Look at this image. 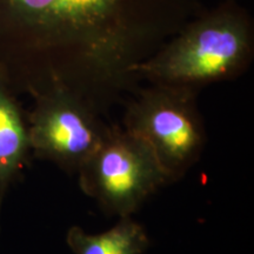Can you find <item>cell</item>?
Returning a JSON list of instances; mask_svg holds the SVG:
<instances>
[{
    "mask_svg": "<svg viewBox=\"0 0 254 254\" xmlns=\"http://www.w3.org/2000/svg\"><path fill=\"white\" fill-rule=\"evenodd\" d=\"M204 0H0V77L17 94L63 87L100 112Z\"/></svg>",
    "mask_w": 254,
    "mask_h": 254,
    "instance_id": "1",
    "label": "cell"
},
{
    "mask_svg": "<svg viewBox=\"0 0 254 254\" xmlns=\"http://www.w3.org/2000/svg\"><path fill=\"white\" fill-rule=\"evenodd\" d=\"M254 58V20L238 0L204 8L135 66L139 80L200 91L241 77Z\"/></svg>",
    "mask_w": 254,
    "mask_h": 254,
    "instance_id": "2",
    "label": "cell"
},
{
    "mask_svg": "<svg viewBox=\"0 0 254 254\" xmlns=\"http://www.w3.org/2000/svg\"><path fill=\"white\" fill-rule=\"evenodd\" d=\"M199 91L150 84L127 104L124 128L147 146L168 183L179 182L204 153L207 134Z\"/></svg>",
    "mask_w": 254,
    "mask_h": 254,
    "instance_id": "3",
    "label": "cell"
},
{
    "mask_svg": "<svg viewBox=\"0 0 254 254\" xmlns=\"http://www.w3.org/2000/svg\"><path fill=\"white\" fill-rule=\"evenodd\" d=\"M77 174L82 192L118 219L132 217L170 184L147 146L119 126H109Z\"/></svg>",
    "mask_w": 254,
    "mask_h": 254,
    "instance_id": "4",
    "label": "cell"
},
{
    "mask_svg": "<svg viewBox=\"0 0 254 254\" xmlns=\"http://www.w3.org/2000/svg\"><path fill=\"white\" fill-rule=\"evenodd\" d=\"M31 98L33 107L26 118L32 155L77 174L109 128L101 112L67 88H51Z\"/></svg>",
    "mask_w": 254,
    "mask_h": 254,
    "instance_id": "5",
    "label": "cell"
},
{
    "mask_svg": "<svg viewBox=\"0 0 254 254\" xmlns=\"http://www.w3.org/2000/svg\"><path fill=\"white\" fill-rule=\"evenodd\" d=\"M18 97L0 77V221L6 196L32 157L26 113Z\"/></svg>",
    "mask_w": 254,
    "mask_h": 254,
    "instance_id": "6",
    "label": "cell"
},
{
    "mask_svg": "<svg viewBox=\"0 0 254 254\" xmlns=\"http://www.w3.org/2000/svg\"><path fill=\"white\" fill-rule=\"evenodd\" d=\"M66 243L74 254H144L151 245L145 227L132 217L119 218L113 227L99 234L71 226Z\"/></svg>",
    "mask_w": 254,
    "mask_h": 254,
    "instance_id": "7",
    "label": "cell"
}]
</instances>
